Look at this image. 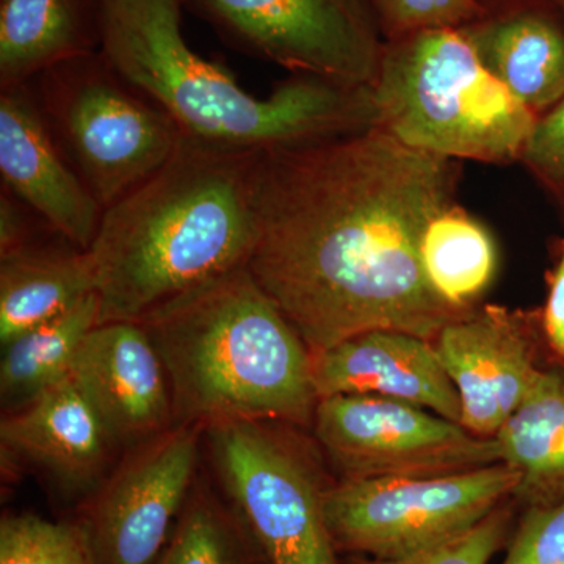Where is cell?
<instances>
[{
	"label": "cell",
	"mask_w": 564,
	"mask_h": 564,
	"mask_svg": "<svg viewBox=\"0 0 564 564\" xmlns=\"http://www.w3.org/2000/svg\"><path fill=\"white\" fill-rule=\"evenodd\" d=\"M234 50L321 79L372 87L384 43L370 0H182Z\"/></svg>",
	"instance_id": "cell-9"
},
{
	"label": "cell",
	"mask_w": 564,
	"mask_h": 564,
	"mask_svg": "<svg viewBox=\"0 0 564 564\" xmlns=\"http://www.w3.org/2000/svg\"><path fill=\"white\" fill-rule=\"evenodd\" d=\"M521 159L564 204V99L538 117Z\"/></svg>",
	"instance_id": "cell-28"
},
{
	"label": "cell",
	"mask_w": 564,
	"mask_h": 564,
	"mask_svg": "<svg viewBox=\"0 0 564 564\" xmlns=\"http://www.w3.org/2000/svg\"><path fill=\"white\" fill-rule=\"evenodd\" d=\"M518 485L505 463L441 477L340 478L325 489L323 508L337 551L397 560L466 533Z\"/></svg>",
	"instance_id": "cell-8"
},
{
	"label": "cell",
	"mask_w": 564,
	"mask_h": 564,
	"mask_svg": "<svg viewBox=\"0 0 564 564\" xmlns=\"http://www.w3.org/2000/svg\"><path fill=\"white\" fill-rule=\"evenodd\" d=\"M372 95L380 128L452 161L521 159L538 120L486 68L462 29L389 40Z\"/></svg>",
	"instance_id": "cell-5"
},
{
	"label": "cell",
	"mask_w": 564,
	"mask_h": 564,
	"mask_svg": "<svg viewBox=\"0 0 564 564\" xmlns=\"http://www.w3.org/2000/svg\"><path fill=\"white\" fill-rule=\"evenodd\" d=\"M3 455L31 464L66 496L88 499L121 455L70 377L0 422Z\"/></svg>",
	"instance_id": "cell-15"
},
{
	"label": "cell",
	"mask_w": 564,
	"mask_h": 564,
	"mask_svg": "<svg viewBox=\"0 0 564 564\" xmlns=\"http://www.w3.org/2000/svg\"><path fill=\"white\" fill-rule=\"evenodd\" d=\"M95 292L90 251L41 226L31 239L0 252V343L65 314Z\"/></svg>",
	"instance_id": "cell-18"
},
{
	"label": "cell",
	"mask_w": 564,
	"mask_h": 564,
	"mask_svg": "<svg viewBox=\"0 0 564 564\" xmlns=\"http://www.w3.org/2000/svg\"><path fill=\"white\" fill-rule=\"evenodd\" d=\"M313 432L343 478L441 477L500 462L496 437L414 404L375 395L318 400Z\"/></svg>",
	"instance_id": "cell-10"
},
{
	"label": "cell",
	"mask_w": 564,
	"mask_h": 564,
	"mask_svg": "<svg viewBox=\"0 0 564 564\" xmlns=\"http://www.w3.org/2000/svg\"><path fill=\"white\" fill-rule=\"evenodd\" d=\"M252 547L231 503L198 475L154 564H251Z\"/></svg>",
	"instance_id": "cell-23"
},
{
	"label": "cell",
	"mask_w": 564,
	"mask_h": 564,
	"mask_svg": "<svg viewBox=\"0 0 564 564\" xmlns=\"http://www.w3.org/2000/svg\"><path fill=\"white\" fill-rule=\"evenodd\" d=\"M502 564H564V499L525 508Z\"/></svg>",
	"instance_id": "cell-27"
},
{
	"label": "cell",
	"mask_w": 564,
	"mask_h": 564,
	"mask_svg": "<svg viewBox=\"0 0 564 564\" xmlns=\"http://www.w3.org/2000/svg\"><path fill=\"white\" fill-rule=\"evenodd\" d=\"M203 425H173L122 452L85 499L95 564H154L198 478Z\"/></svg>",
	"instance_id": "cell-11"
},
{
	"label": "cell",
	"mask_w": 564,
	"mask_h": 564,
	"mask_svg": "<svg viewBox=\"0 0 564 564\" xmlns=\"http://www.w3.org/2000/svg\"><path fill=\"white\" fill-rule=\"evenodd\" d=\"M511 519L513 511L502 503L466 533L419 554L397 560L348 555L344 564H488L507 543Z\"/></svg>",
	"instance_id": "cell-25"
},
{
	"label": "cell",
	"mask_w": 564,
	"mask_h": 564,
	"mask_svg": "<svg viewBox=\"0 0 564 564\" xmlns=\"http://www.w3.org/2000/svg\"><path fill=\"white\" fill-rule=\"evenodd\" d=\"M122 452L173 426V399L161 355L140 322L99 323L69 372Z\"/></svg>",
	"instance_id": "cell-13"
},
{
	"label": "cell",
	"mask_w": 564,
	"mask_h": 564,
	"mask_svg": "<svg viewBox=\"0 0 564 564\" xmlns=\"http://www.w3.org/2000/svg\"><path fill=\"white\" fill-rule=\"evenodd\" d=\"M540 323L545 345L564 367V242L554 272L549 274L547 300Z\"/></svg>",
	"instance_id": "cell-29"
},
{
	"label": "cell",
	"mask_w": 564,
	"mask_h": 564,
	"mask_svg": "<svg viewBox=\"0 0 564 564\" xmlns=\"http://www.w3.org/2000/svg\"><path fill=\"white\" fill-rule=\"evenodd\" d=\"M0 564H95V556L82 522L9 514L0 522Z\"/></svg>",
	"instance_id": "cell-24"
},
{
	"label": "cell",
	"mask_w": 564,
	"mask_h": 564,
	"mask_svg": "<svg viewBox=\"0 0 564 564\" xmlns=\"http://www.w3.org/2000/svg\"><path fill=\"white\" fill-rule=\"evenodd\" d=\"M2 188L82 250H90L104 209L63 154L32 84L0 88Z\"/></svg>",
	"instance_id": "cell-14"
},
{
	"label": "cell",
	"mask_w": 564,
	"mask_h": 564,
	"mask_svg": "<svg viewBox=\"0 0 564 564\" xmlns=\"http://www.w3.org/2000/svg\"><path fill=\"white\" fill-rule=\"evenodd\" d=\"M313 355L318 400L375 395L414 404L459 423L462 402L432 340L403 332L373 329Z\"/></svg>",
	"instance_id": "cell-16"
},
{
	"label": "cell",
	"mask_w": 564,
	"mask_h": 564,
	"mask_svg": "<svg viewBox=\"0 0 564 564\" xmlns=\"http://www.w3.org/2000/svg\"><path fill=\"white\" fill-rule=\"evenodd\" d=\"M554 3L518 6L464 25L486 68L540 115L564 99V24Z\"/></svg>",
	"instance_id": "cell-17"
},
{
	"label": "cell",
	"mask_w": 564,
	"mask_h": 564,
	"mask_svg": "<svg viewBox=\"0 0 564 564\" xmlns=\"http://www.w3.org/2000/svg\"><path fill=\"white\" fill-rule=\"evenodd\" d=\"M547 2L554 3L555 7L564 11V0H547Z\"/></svg>",
	"instance_id": "cell-30"
},
{
	"label": "cell",
	"mask_w": 564,
	"mask_h": 564,
	"mask_svg": "<svg viewBox=\"0 0 564 564\" xmlns=\"http://www.w3.org/2000/svg\"><path fill=\"white\" fill-rule=\"evenodd\" d=\"M496 441L500 462L518 470L516 500L529 508L564 499V367L544 369Z\"/></svg>",
	"instance_id": "cell-20"
},
{
	"label": "cell",
	"mask_w": 564,
	"mask_h": 564,
	"mask_svg": "<svg viewBox=\"0 0 564 564\" xmlns=\"http://www.w3.org/2000/svg\"><path fill=\"white\" fill-rule=\"evenodd\" d=\"M182 0H101L104 57L187 139L239 151L329 139L378 126L372 87L293 77L265 98L206 61L182 33Z\"/></svg>",
	"instance_id": "cell-3"
},
{
	"label": "cell",
	"mask_w": 564,
	"mask_h": 564,
	"mask_svg": "<svg viewBox=\"0 0 564 564\" xmlns=\"http://www.w3.org/2000/svg\"><path fill=\"white\" fill-rule=\"evenodd\" d=\"M388 40L432 29H462L484 17V0H370Z\"/></svg>",
	"instance_id": "cell-26"
},
{
	"label": "cell",
	"mask_w": 564,
	"mask_h": 564,
	"mask_svg": "<svg viewBox=\"0 0 564 564\" xmlns=\"http://www.w3.org/2000/svg\"><path fill=\"white\" fill-rule=\"evenodd\" d=\"M456 181V161L380 126L262 151L248 269L311 352L373 329L433 340L470 311L437 295L421 256Z\"/></svg>",
	"instance_id": "cell-1"
},
{
	"label": "cell",
	"mask_w": 564,
	"mask_h": 564,
	"mask_svg": "<svg viewBox=\"0 0 564 564\" xmlns=\"http://www.w3.org/2000/svg\"><path fill=\"white\" fill-rule=\"evenodd\" d=\"M140 323L169 377L173 425L313 429V355L248 267L182 293Z\"/></svg>",
	"instance_id": "cell-4"
},
{
	"label": "cell",
	"mask_w": 564,
	"mask_h": 564,
	"mask_svg": "<svg viewBox=\"0 0 564 564\" xmlns=\"http://www.w3.org/2000/svg\"><path fill=\"white\" fill-rule=\"evenodd\" d=\"M29 84L63 154L104 210L158 173L185 139L101 51L57 63Z\"/></svg>",
	"instance_id": "cell-6"
},
{
	"label": "cell",
	"mask_w": 564,
	"mask_h": 564,
	"mask_svg": "<svg viewBox=\"0 0 564 564\" xmlns=\"http://www.w3.org/2000/svg\"><path fill=\"white\" fill-rule=\"evenodd\" d=\"M432 344L458 392L459 425L475 436L496 437L544 372L532 315L521 311L473 307Z\"/></svg>",
	"instance_id": "cell-12"
},
{
	"label": "cell",
	"mask_w": 564,
	"mask_h": 564,
	"mask_svg": "<svg viewBox=\"0 0 564 564\" xmlns=\"http://www.w3.org/2000/svg\"><path fill=\"white\" fill-rule=\"evenodd\" d=\"M226 500L269 564H339L325 518L317 454L288 423L231 421L204 429Z\"/></svg>",
	"instance_id": "cell-7"
},
{
	"label": "cell",
	"mask_w": 564,
	"mask_h": 564,
	"mask_svg": "<svg viewBox=\"0 0 564 564\" xmlns=\"http://www.w3.org/2000/svg\"><path fill=\"white\" fill-rule=\"evenodd\" d=\"M421 256L434 291L458 310H473L474 300L491 284L497 269L491 234L456 206L426 226Z\"/></svg>",
	"instance_id": "cell-22"
},
{
	"label": "cell",
	"mask_w": 564,
	"mask_h": 564,
	"mask_svg": "<svg viewBox=\"0 0 564 564\" xmlns=\"http://www.w3.org/2000/svg\"><path fill=\"white\" fill-rule=\"evenodd\" d=\"M261 152L185 137L158 173L104 210L88 250L99 323L140 322L182 293L248 267L258 242Z\"/></svg>",
	"instance_id": "cell-2"
},
{
	"label": "cell",
	"mask_w": 564,
	"mask_h": 564,
	"mask_svg": "<svg viewBox=\"0 0 564 564\" xmlns=\"http://www.w3.org/2000/svg\"><path fill=\"white\" fill-rule=\"evenodd\" d=\"M101 47V0H0V88Z\"/></svg>",
	"instance_id": "cell-19"
},
{
	"label": "cell",
	"mask_w": 564,
	"mask_h": 564,
	"mask_svg": "<svg viewBox=\"0 0 564 564\" xmlns=\"http://www.w3.org/2000/svg\"><path fill=\"white\" fill-rule=\"evenodd\" d=\"M99 318L101 300L95 292L65 314L2 345L0 395L7 413L21 410L69 377L82 343L99 325Z\"/></svg>",
	"instance_id": "cell-21"
}]
</instances>
